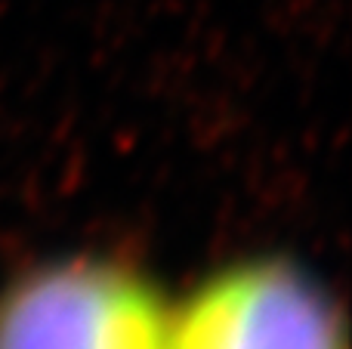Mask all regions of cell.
Masks as SVG:
<instances>
[{
    "label": "cell",
    "instance_id": "obj_1",
    "mask_svg": "<svg viewBox=\"0 0 352 349\" xmlns=\"http://www.w3.org/2000/svg\"><path fill=\"white\" fill-rule=\"evenodd\" d=\"M161 288L105 257L37 266L0 294V349H167Z\"/></svg>",
    "mask_w": 352,
    "mask_h": 349
},
{
    "label": "cell",
    "instance_id": "obj_2",
    "mask_svg": "<svg viewBox=\"0 0 352 349\" xmlns=\"http://www.w3.org/2000/svg\"><path fill=\"white\" fill-rule=\"evenodd\" d=\"M167 349H346V328L303 266L250 257L207 275L170 309Z\"/></svg>",
    "mask_w": 352,
    "mask_h": 349
}]
</instances>
